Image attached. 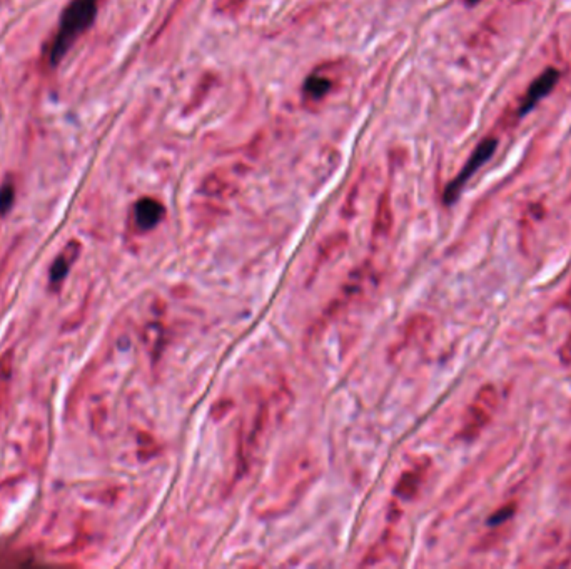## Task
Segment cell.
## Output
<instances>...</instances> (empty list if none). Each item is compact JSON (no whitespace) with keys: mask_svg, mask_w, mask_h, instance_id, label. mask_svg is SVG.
<instances>
[{"mask_svg":"<svg viewBox=\"0 0 571 569\" xmlns=\"http://www.w3.org/2000/svg\"><path fill=\"white\" fill-rule=\"evenodd\" d=\"M317 476V461L309 451L287 458L254 500L261 517H278L294 508Z\"/></svg>","mask_w":571,"mask_h":569,"instance_id":"6da1fadb","label":"cell"},{"mask_svg":"<svg viewBox=\"0 0 571 569\" xmlns=\"http://www.w3.org/2000/svg\"><path fill=\"white\" fill-rule=\"evenodd\" d=\"M271 421V406L261 394L251 396L244 406L238 432V478L249 471L258 456L262 438L266 436Z\"/></svg>","mask_w":571,"mask_h":569,"instance_id":"7a4b0ae2","label":"cell"},{"mask_svg":"<svg viewBox=\"0 0 571 569\" xmlns=\"http://www.w3.org/2000/svg\"><path fill=\"white\" fill-rule=\"evenodd\" d=\"M97 10H99V0H72L65 7L59 22V30L54 35L49 47V65L54 67L65 57L77 38L94 23Z\"/></svg>","mask_w":571,"mask_h":569,"instance_id":"3957f363","label":"cell"},{"mask_svg":"<svg viewBox=\"0 0 571 569\" xmlns=\"http://www.w3.org/2000/svg\"><path fill=\"white\" fill-rule=\"evenodd\" d=\"M496 146H498V140L493 139V137H488L484 139L483 142L478 144V147L475 149V152L471 154V157L468 159V162L464 164V167L461 169V172L456 175V177L453 179L451 182H449L448 187L445 189V196H443V201H445V204H453L454 201H456L458 197H460L461 190H463V187L466 186V182L469 181V179L475 175V172L478 169H480L481 166H484L489 159H491V155L495 154L496 150Z\"/></svg>","mask_w":571,"mask_h":569,"instance_id":"277c9868","label":"cell"},{"mask_svg":"<svg viewBox=\"0 0 571 569\" xmlns=\"http://www.w3.org/2000/svg\"><path fill=\"white\" fill-rule=\"evenodd\" d=\"M496 403V392L491 386H484L480 392H478L476 399L473 401L471 406L468 408L464 418V426L461 429V438L473 439L475 436L488 424L489 418L493 414Z\"/></svg>","mask_w":571,"mask_h":569,"instance_id":"5b68a950","label":"cell"},{"mask_svg":"<svg viewBox=\"0 0 571 569\" xmlns=\"http://www.w3.org/2000/svg\"><path fill=\"white\" fill-rule=\"evenodd\" d=\"M369 278H371V269H369V266L359 267L355 274H351V278L348 279V282H346L343 286V289H341L339 295L334 299V301L331 302V306L328 307V311L322 314L320 329H322V327L328 324V322H331L333 319H336L337 315L343 313L346 307L349 306V304L355 302L356 299L363 294V291L366 289V286H368Z\"/></svg>","mask_w":571,"mask_h":569,"instance_id":"8992f818","label":"cell"},{"mask_svg":"<svg viewBox=\"0 0 571 569\" xmlns=\"http://www.w3.org/2000/svg\"><path fill=\"white\" fill-rule=\"evenodd\" d=\"M558 79H559V72L557 69H546L541 76L536 77V79L533 80V84H531L530 89H528L526 96H524L519 115L528 114V112H530L531 109H533L535 105L543 99V97L548 96V93L553 91V87L557 85Z\"/></svg>","mask_w":571,"mask_h":569,"instance_id":"52a82bcc","label":"cell"},{"mask_svg":"<svg viewBox=\"0 0 571 569\" xmlns=\"http://www.w3.org/2000/svg\"><path fill=\"white\" fill-rule=\"evenodd\" d=\"M166 209L157 199L144 197L137 201L134 208V221L141 231H150L155 225L164 219Z\"/></svg>","mask_w":571,"mask_h":569,"instance_id":"ba28073f","label":"cell"},{"mask_svg":"<svg viewBox=\"0 0 571 569\" xmlns=\"http://www.w3.org/2000/svg\"><path fill=\"white\" fill-rule=\"evenodd\" d=\"M333 89V80L328 76L321 72H314L306 79L302 93H304V102L313 105L321 102Z\"/></svg>","mask_w":571,"mask_h":569,"instance_id":"9c48e42d","label":"cell"},{"mask_svg":"<svg viewBox=\"0 0 571 569\" xmlns=\"http://www.w3.org/2000/svg\"><path fill=\"white\" fill-rule=\"evenodd\" d=\"M426 467L425 466H416L414 469L406 471L403 474L401 479L396 484V494L403 500H413L418 494L419 488H421V482L425 479Z\"/></svg>","mask_w":571,"mask_h":569,"instance_id":"30bf717a","label":"cell"},{"mask_svg":"<svg viewBox=\"0 0 571 569\" xmlns=\"http://www.w3.org/2000/svg\"><path fill=\"white\" fill-rule=\"evenodd\" d=\"M391 227H393V212H391L388 194H384L378 205V212H376L372 234H374V237H386L390 234Z\"/></svg>","mask_w":571,"mask_h":569,"instance_id":"8fae6325","label":"cell"},{"mask_svg":"<svg viewBox=\"0 0 571 569\" xmlns=\"http://www.w3.org/2000/svg\"><path fill=\"white\" fill-rule=\"evenodd\" d=\"M15 199V187L12 182H5L2 187H0V214H7L10 208L14 205Z\"/></svg>","mask_w":571,"mask_h":569,"instance_id":"7c38bea8","label":"cell"},{"mask_svg":"<svg viewBox=\"0 0 571 569\" xmlns=\"http://www.w3.org/2000/svg\"><path fill=\"white\" fill-rule=\"evenodd\" d=\"M71 266V259H67L65 254H62L59 259L56 260V264H54V267L50 269V279L54 280V282H57V280H60L64 278L65 274H67V269Z\"/></svg>","mask_w":571,"mask_h":569,"instance_id":"4fadbf2b","label":"cell"},{"mask_svg":"<svg viewBox=\"0 0 571 569\" xmlns=\"http://www.w3.org/2000/svg\"><path fill=\"white\" fill-rule=\"evenodd\" d=\"M513 513H515V506H504V508H501L493 514L491 517L488 520V524L489 526H500L503 524L504 521H508L510 517L513 516Z\"/></svg>","mask_w":571,"mask_h":569,"instance_id":"5bb4252c","label":"cell"},{"mask_svg":"<svg viewBox=\"0 0 571 569\" xmlns=\"http://www.w3.org/2000/svg\"><path fill=\"white\" fill-rule=\"evenodd\" d=\"M466 2H468L469 5H476V3L481 2V0H466Z\"/></svg>","mask_w":571,"mask_h":569,"instance_id":"9a60e30c","label":"cell"}]
</instances>
